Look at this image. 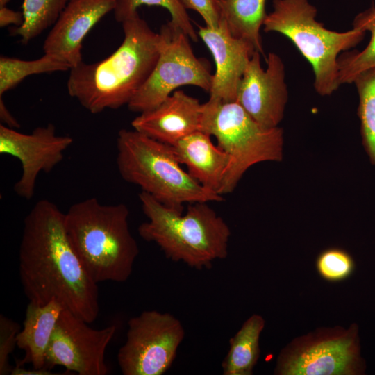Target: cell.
<instances>
[{"mask_svg": "<svg viewBox=\"0 0 375 375\" xmlns=\"http://www.w3.org/2000/svg\"><path fill=\"white\" fill-rule=\"evenodd\" d=\"M210 137L199 131L172 147L178 161L187 166L189 174L206 188L219 194L229 158L212 143Z\"/></svg>", "mask_w": 375, "mask_h": 375, "instance_id": "cell-17", "label": "cell"}, {"mask_svg": "<svg viewBox=\"0 0 375 375\" xmlns=\"http://www.w3.org/2000/svg\"><path fill=\"white\" fill-rule=\"evenodd\" d=\"M273 8L265 19L264 31L288 38L312 65L316 92L322 96L333 94L341 85L339 56L359 44L366 31L357 26L345 32L326 28L316 19L317 8L308 0H273Z\"/></svg>", "mask_w": 375, "mask_h": 375, "instance_id": "cell-6", "label": "cell"}, {"mask_svg": "<svg viewBox=\"0 0 375 375\" xmlns=\"http://www.w3.org/2000/svg\"><path fill=\"white\" fill-rule=\"evenodd\" d=\"M124 203L103 204L89 198L65 213L66 232L84 268L97 284L122 283L131 276L139 254Z\"/></svg>", "mask_w": 375, "mask_h": 375, "instance_id": "cell-3", "label": "cell"}, {"mask_svg": "<svg viewBox=\"0 0 375 375\" xmlns=\"http://www.w3.org/2000/svg\"><path fill=\"white\" fill-rule=\"evenodd\" d=\"M156 6L166 8L171 15V22L181 28L194 42L198 40V33L194 30L187 10L180 0H116L114 9L115 18L123 22L138 13L140 6Z\"/></svg>", "mask_w": 375, "mask_h": 375, "instance_id": "cell-25", "label": "cell"}, {"mask_svg": "<svg viewBox=\"0 0 375 375\" xmlns=\"http://www.w3.org/2000/svg\"><path fill=\"white\" fill-rule=\"evenodd\" d=\"M358 326L319 328L294 339L281 351L277 375H356L363 370Z\"/></svg>", "mask_w": 375, "mask_h": 375, "instance_id": "cell-9", "label": "cell"}, {"mask_svg": "<svg viewBox=\"0 0 375 375\" xmlns=\"http://www.w3.org/2000/svg\"><path fill=\"white\" fill-rule=\"evenodd\" d=\"M202 104L183 90H175L159 106L134 118L131 126L153 139L174 146L201 131Z\"/></svg>", "mask_w": 375, "mask_h": 375, "instance_id": "cell-16", "label": "cell"}, {"mask_svg": "<svg viewBox=\"0 0 375 375\" xmlns=\"http://www.w3.org/2000/svg\"><path fill=\"white\" fill-rule=\"evenodd\" d=\"M185 337L181 322L169 312L144 310L128 321L117 353L124 375H162L172 366Z\"/></svg>", "mask_w": 375, "mask_h": 375, "instance_id": "cell-10", "label": "cell"}, {"mask_svg": "<svg viewBox=\"0 0 375 375\" xmlns=\"http://www.w3.org/2000/svg\"><path fill=\"white\" fill-rule=\"evenodd\" d=\"M24 20L23 12L15 11L6 6H0V26L5 27L10 24L20 26Z\"/></svg>", "mask_w": 375, "mask_h": 375, "instance_id": "cell-29", "label": "cell"}, {"mask_svg": "<svg viewBox=\"0 0 375 375\" xmlns=\"http://www.w3.org/2000/svg\"><path fill=\"white\" fill-rule=\"evenodd\" d=\"M124 40L108 57L83 61L69 70V94L92 114L128 105L150 76L160 54L161 35L137 13L122 22Z\"/></svg>", "mask_w": 375, "mask_h": 375, "instance_id": "cell-2", "label": "cell"}, {"mask_svg": "<svg viewBox=\"0 0 375 375\" xmlns=\"http://www.w3.org/2000/svg\"><path fill=\"white\" fill-rule=\"evenodd\" d=\"M117 150L121 177L166 206L183 210L186 203L224 200L222 195L201 185L181 167L169 144L135 129H122Z\"/></svg>", "mask_w": 375, "mask_h": 375, "instance_id": "cell-5", "label": "cell"}, {"mask_svg": "<svg viewBox=\"0 0 375 375\" xmlns=\"http://www.w3.org/2000/svg\"><path fill=\"white\" fill-rule=\"evenodd\" d=\"M71 65L60 57L44 54L38 59L23 60L15 58H0V97L15 88L28 76L70 70Z\"/></svg>", "mask_w": 375, "mask_h": 375, "instance_id": "cell-22", "label": "cell"}, {"mask_svg": "<svg viewBox=\"0 0 375 375\" xmlns=\"http://www.w3.org/2000/svg\"><path fill=\"white\" fill-rule=\"evenodd\" d=\"M201 131L215 136L229 158L219 190L222 196L235 189L251 166L283 159V130L263 127L237 101L209 99L203 103Z\"/></svg>", "mask_w": 375, "mask_h": 375, "instance_id": "cell-7", "label": "cell"}, {"mask_svg": "<svg viewBox=\"0 0 375 375\" xmlns=\"http://www.w3.org/2000/svg\"><path fill=\"white\" fill-rule=\"evenodd\" d=\"M319 276L329 282H339L353 274L355 263L351 256L340 248H329L322 251L316 260Z\"/></svg>", "mask_w": 375, "mask_h": 375, "instance_id": "cell-26", "label": "cell"}, {"mask_svg": "<svg viewBox=\"0 0 375 375\" xmlns=\"http://www.w3.org/2000/svg\"><path fill=\"white\" fill-rule=\"evenodd\" d=\"M69 0H24L22 12L24 20L13 30L24 44L38 37L53 25Z\"/></svg>", "mask_w": 375, "mask_h": 375, "instance_id": "cell-24", "label": "cell"}, {"mask_svg": "<svg viewBox=\"0 0 375 375\" xmlns=\"http://www.w3.org/2000/svg\"><path fill=\"white\" fill-rule=\"evenodd\" d=\"M10 0H0V6H6V4L9 2Z\"/></svg>", "mask_w": 375, "mask_h": 375, "instance_id": "cell-32", "label": "cell"}, {"mask_svg": "<svg viewBox=\"0 0 375 375\" xmlns=\"http://www.w3.org/2000/svg\"><path fill=\"white\" fill-rule=\"evenodd\" d=\"M115 5L116 0H69L44 40V54L60 57L72 68L78 65L84 38Z\"/></svg>", "mask_w": 375, "mask_h": 375, "instance_id": "cell-15", "label": "cell"}, {"mask_svg": "<svg viewBox=\"0 0 375 375\" xmlns=\"http://www.w3.org/2000/svg\"><path fill=\"white\" fill-rule=\"evenodd\" d=\"M159 33L161 47L158 60L127 105L131 111L141 113L152 110L183 85H194L208 93L211 89L210 65L194 55L190 38L171 21L163 24Z\"/></svg>", "mask_w": 375, "mask_h": 375, "instance_id": "cell-8", "label": "cell"}, {"mask_svg": "<svg viewBox=\"0 0 375 375\" xmlns=\"http://www.w3.org/2000/svg\"><path fill=\"white\" fill-rule=\"evenodd\" d=\"M64 309L61 303L55 299L44 305L29 301L23 327L17 335V347L24 351V356L16 365L31 363L33 368H46L47 349Z\"/></svg>", "mask_w": 375, "mask_h": 375, "instance_id": "cell-18", "label": "cell"}, {"mask_svg": "<svg viewBox=\"0 0 375 375\" xmlns=\"http://www.w3.org/2000/svg\"><path fill=\"white\" fill-rule=\"evenodd\" d=\"M117 331L115 325L94 329L65 308L56 323L46 352V368L62 366L79 375H106V348Z\"/></svg>", "mask_w": 375, "mask_h": 375, "instance_id": "cell-11", "label": "cell"}, {"mask_svg": "<svg viewBox=\"0 0 375 375\" xmlns=\"http://www.w3.org/2000/svg\"><path fill=\"white\" fill-rule=\"evenodd\" d=\"M11 375H53L58 374L52 372L51 369L47 368L27 369L23 366L15 365L11 372Z\"/></svg>", "mask_w": 375, "mask_h": 375, "instance_id": "cell-31", "label": "cell"}, {"mask_svg": "<svg viewBox=\"0 0 375 375\" xmlns=\"http://www.w3.org/2000/svg\"><path fill=\"white\" fill-rule=\"evenodd\" d=\"M19 272L29 301L55 299L90 324L99 312V288L68 238L65 213L52 201H38L24 220Z\"/></svg>", "mask_w": 375, "mask_h": 375, "instance_id": "cell-1", "label": "cell"}, {"mask_svg": "<svg viewBox=\"0 0 375 375\" xmlns=\"http://www.w3.org/2000/svg\"><path fill=\"white\" fill-rule=\"evenodd\" d=\"M353 26L360 27L371 33L370 40L362 51H344L338 57V72L340 84L352 83L360 72L375 67V6L358 14Z\"/></svg>", "mask_w": 375, "mask_h": 375, "instance_id": "cell-21", "label": "cell"}, {"mask_svg": "<svg viewBox=\"0 0 375 375\" xmlns=\"http://www.w3.org/2000/svg\"><path fill=\"white\" fill-rule=\"evenodd\" d=\"M185 8L197 12L210 28H217L219 13L215 0H180Z\"/></svg>", "mask_w": 375, "mask_h": 375, "instance_id": "cell-28", "label": "cell"}, {"mask_svg": "<svg viewBox=\"0 0 375 375\" xmlns=\"http://www.w3.org/2000/svg\"><path fill=\"white\" fill-rule=\"evenodd\" d=\"M138 196L148 219L139 226V235L157 244L167 258L202 270L227 257L230 228L208 203H189L183 214L147 192Z\"/></svg>", "mask_w": 375, "mask_h": 375, "instance_id": "cell-4", "label": "cell"}, {"mask_svg": "<svg viewBox=\"0 0 375 375\" xmlns=\"http://www.w3.org/2000/svg\"><path fill=\"white\" fill-rule=\"evenodd\" d=\"M0 119L3 125L9 128L15 129L20 127L17 120L12 116L5 105L2 97H0Z\"/></svg>", "mask_w": 375, "mask_h": 375, "instance_id": "cell-30", "label": "cell"}, {"mask_svg": "<svg viewBox=\"0 0 375 375\" xmlns=\"http://www.w3.org/2000/svg\"><path fill=\"white\" fill-rule=\"evenodd\" d=\"M359 97L358 115L362 144L375 165V67L358 74L353 81Z\"/></svg>", "mask_w": 375, "mask_h": 375, "instance_id": "cell-23", "label": "cell"}, {"mask_svg": "<svg viewBox=\"0 0 375 375\" xmlns=\"http://www.w3.org/2000/svg\"><path fill=\"white\" fill-rule=\"evenodd\" d=\"M72 143V137L57 135L51 124L37 127L29 134L1 124L0 153L16 158L22 165V175L13 187L15 192L26 200L31 199L40 173L50 172L62 160Z\"/></svg>", "mask_w": 375, "mask_h": 375, "instance_id": "cell-12", "label": "cell"}, {"mask_svg": "<svg viewBox=\"0 0 375 375\" xmlns=\"http://www.w3.org/2000/svg\"><path fill=\"white\" fill-rule=\"evenodd\" d=\"M265 321L252 315L229 340V349L222 363L224 375H251L260 356V336Z\"/></svg>", "mask_w": 375, "mask_h": 375, "instance_id": "cell-20", "label": "cell"}, {"mask_svg": "<svg viewBox=\"0 0 375 375\" xmlns=\"http://www.w3.org/2000/svg\"><path fill=\"white\" fill-rule=\"evenodd\" d=\"M261 53L255 51L243 74L236 101L258 124L265 128L278 126L288 99L285 65L281 58L270 52L267 68L261 66Z\"/></svg>", "mask_w": 375, "mask_h": 375, "instance_id": "cell-13", "label": "cell"}, {"mask_svg": "<svg viewBox=\"0 0 375 375\" xmlns=\"http://www.w3.org/2000/svg\"><path fill=\"white\" fill-rule=\"evenodd\" d=\"M197 33L216 67L209 99L235 101L240 83L256 50L249 42L233 36L221 20L217 28L199 26Z\"/></svg>", "mask_w": 375, "mask_h": 375, "instance_id": "cell-14", "label": "cell"}, {"mask_svg": "<svg viewBox=\"0 0 375 375\" xmlns=\"http://www.w3.org/2000/svg\"><path fill=\"white\" fill-rule=\"evenodd\" d=\"M20 331L18 323L3 314L0 315V375L10 374L13 367L10 356L17 346V335Z\"/></svg>", "mask_w": 375, "mask_h": 375, "instance_id": "cell-27", "label": "cell"}, {"mask_svg": "<svg viewBox=\"0 0 375 375\" xmlns=\"http://www.w3.org/2000/svg\"><path fill=\"white\" fill-rule=\"evenodd\" d=\"M219 20L235 38L249 42L264 55L260 28L267 17L266 0H215Z\"/></svg>", "mask_w": 375, "mask_h": 375, "instance_id": "cell-19", "label": "cell"}]
</instances>
